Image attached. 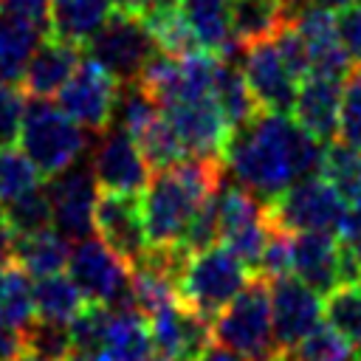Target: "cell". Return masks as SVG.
<instances>
[{"label": "cell", "instance_id": "obj_23", "mask_svg": "<svg viewBox=\"0 0 361 361\" xmlns=\"http://www.w3.org/2000/svg\"><path fill=\"white\" fill-rule=\"evenodd\" d=\"M45 28L0 8V82H14L20 85L23 71L42 42Z\"/></svg>", "mask_w": 361, "mask_h": 361}, {"label": "cell", "instance_id": "obj_10", "mask_svg": "<svg viewBox=\"0 0 361 361\" xmlns=\"http://www.w3.org/2000/svg\"><path fill=\"white\" fill-rule=\"evenodd\" d=\"M90 169L99 192L121 195H141L152 175V166L147 164L135 138L118 124H110L99 133V141L90 155Z\"/></svg>", "mask_w": 361, "mask_h": 361}, {"label": "cell", "instance_id": "obj_12", "mask_svg": "<svg viewBox=\"0 0 361 361\" xmlns=\"http://www.w3.org/2000/svg\"><path fill=\"white\" fill-rule=\"evenodd\" d=\"M48 200H51V220L59 234L71 243L85 240L93 234V206L99 197V186L93 178L90 164H71L65 172L48 180Z\"/></svg>", "mask_w": 361, "mask_h": 361}, {"label": "cell", "instance_id": "obj_28", "mask_svg": "<svg viewBox=\"0 0 361 361\" xmlns=\"http://www.w3.org/2000/svg\"><path fill=\"white\" fill-rule=\"evenodd\" d=\"M319 175L333 183V189L344 197V203L361 197V149L333 138L330 144H324Z\"/></svg>", "mask_w": 361, "mask_h": 361}, {"label": "cell", "instance_id": "obj_49", "mask_svg": "<svg viewBox=\"0 0 361 361\" xmlns=\"http://www.w3.org/2000/svg\"><path fill=\"white\" fill-rule=\"evenodd\" d=\"M279 3H282V6H285V8H288V14H290V11H293V8H299V6H305V3H307V0H279Z\"/></svg>", "mask_w": 361, "mask_h": 361}, {"label": "cell", "instance_id": "obj_2", "mask_svg": "<svg viewBox=\"0 0 361 361\" xmlns=\"http://www.w3.org/2000/svg\"><path fill=\"white\" fill-rule=\"evenodd\" d=\"M226 164L186 155L178 164L152 169L141 192V217L149 248H178L200 203L220 186Z\"/></svg>", "mask_w": 361, "mask_h": 361}, {"label": "cell", "instance_id": "obj_47", "mask_svg": "<svg viewBox=\"0 0 361 361\" xmlns=\"http://www.w3.org/2000/svg\"><path fill=\"white\" fill-rule=\"evenodd\" d=\"M11 361H51V358H42V355H37L34 350H28V347H25V350H20Z\"/></svg>", "mask_w": 361, "mask_h": 361}, {"label": "cell", "instance_id": "obj_9", "mask_svg": "<svg viewBox=\"0 0 361 361\" xmlns=\"http://www.w3.org/2000/svg\"><path fill=\"white\" fill-rule=\"evenodd\" d=\"M118 87H121V82L113 73H107L96 59L82 56V62L76 65V71L59 87L56 96H59V107L76 124H82L87 133L99 135L104 127L113 124Z\"/></svg>", "mask_w": 361, "mask_h": 361}, {"label": "cell", "instance_id": "obj_26", "mask_svg": "<svg viewBox=\"0 0 361 361\" xmlns=\"http://www.w3.org/2000/svg\"><path fill=\"white\" fill-rule=\"evenodd\" d=\"M288 17L279 0H228V28L237 48L274 37Z\"/></svg>", "mask_w": 361, "mask_h": 361}, {"label": "cell", "instance_id": "obj_8", "mask_svg": "<svg viewBox=\"0 0 361 361\" xmlns=\"http://www.w3.org/2000/svg\"><path fill=\"white\" fill-rule=\"evenodd\" d=\"M347 203L322 175L302 178L290 183L282 195L268 203L271 223L288 231H336Z\"/></svg>", "mask_w": 361, "mask_h": 361}, {"label": "cell", "instance_id": "obj_39", "mask_svg": "<svg viewBox=\"0 0 361 361\" xmlns=\"http://www.w3.org/2000/svg\"><path fill=\"white\" fill-rule=\"evenodd\" d=\"M25 110V90L14 82H0V144H14Z\"/></svg>", "mask_w": 361, "mask_h": 361}, {"label": "cell", "instance_id": "obj_30", "mask_svg": "<svg viewBox=\"0 0 361 361\" xmlns=\"http://www.w3.org/2000/svg\"><path fill=\"white\" fill-rule=\"evenodd\" d=\"M34 316V282L17 262H11L0 271V319L17 330H25Z\"/></svg>", "mask_w": 361, "mask_h": 361}, {"label": "cell", "instance_id": "obj_3", "mask_svg": "<svg viewBox=\"0 0 361 361\" xmlns=\"http://www.w3.org/2000/svg\"><path fill=\"white\" fill-rule=\"evenodd\" d=\"M17 141L39 169L42 180H51L85 155L87 130L76 124L59 104L31 96L23 110Z\"/></svg>", "mask_w": 361, "mask_h": 361}, {"label": "cell", "instance_id": "obj_11", "mask_svg": "<svg viewBox=\"0 0 361 361\" xmlns=\"http://www.w3.org/2000/svg\"><path fill=\"white\" fill-rule=\"evenodd\" d=\"M161 113L175 127L186 155L223 161L226 144L231 138V127H228V121H226V116L217 107L212 93L166 102V104H161Z\"/></svg>", "mask_w": 361, "mask_h": 361}, {"label": "cell", "instance_id": "obj_22", "mask_svg": "<svg viewBox=\"0 0 361 361\" xmlns=\"http://www.w3.org/2000/svg\"><path fill=\"white\" fill-rule=\"evenodd\" d=\"M178 8L203 51L234 59L240 48L228 28V0H178Z\"/></svg>", "mask_w": 361, "mask_h": 361}, {"label": "cell", "instance_id": "obj_36", "mask_svg": "<svg viewBox=\"0 0 361 361\" xmlns=\"http://www.w3.org/2000/svg\"><path fill=\"white\" fill-rule=\"evenodd\" d=\"M107 322H110V307H107V305H99V302H87V305L68 322V333H71L73 350L99 355V350H102V344H104Z\"/></svg>", "mask_w": 361, "mask_h": 361}, {"label": "cell", "instance_id": "obj_16", "mask_svg": "<svg viewBox=\"0 0 361 361\" xmlns=\"http://www.w3.org/2000/svg\"><path fill=\"white\" fill-rule=\"evenodd\" d=\"M147 324L152 336V350L175 361H195V355L212 338V322L189 310L180 299L149 313Z\"/></svg>", "mask_w": 361, "mask_h": 361}, {"label": "cell", "instance_id": "obj_42", "mask_svg": "<svg viewBox=\"0 0 361 361\" xmlns=\"http://www.w3.org/2000/svg\"><path fill=\"white\" fill-rule=\"evenodd\" d=\"M20 350H25L23 341V330H17L14 324L0 319V361H11Z\"/></svg>", "mask_w": 361, "mask_h": 361}, {"label": "cell", "instance_id": "obj_34", "mask_svg": "<svg viewBox=\"0 0 361 361\" xmlns=\"http://www.w3.org/2000/svg\"><path fill=\"white\" fill-rule=\"evenodd\" d=\"M3 214H6V223L8 228L14 231V237L20 234H31V231H39V228H48L54 226L51 220V200H48V189L39 183L34 189H28L25 195L14 197L11 203L0 206Z\"/></svg>", "mask_w": 361, "mask_h": 361}, {"label": "cell", "instance_id": "obj_40", "mask_svg": "<svg viewBox=\"0 0 361 361\" xmlns=\"http://www.w3.org/2000/svg\"><path fill=\"white\" fill-rule=\"evenodd\" d=\"M336 31L353 65H361V6L358 3H350L336 14Z\"/></svg>", "mask_w": 361, "mask_h": 361}, {"label": "cell", "instance_id": "obj_19", "mask_svg": "<svg viewBox=\"0 0 361 361\" xmlns=\"http://www.w3.org/2000/svg\"><path fill=\"white\" fill-rule=\"evenodd\" d=\"M82 56H85V51L79 45L45 34L42 42L37 45V51L31 54L25 71H23L20 87L28 96L51 99L71 79V73L76 71V65L82 62Z\"/></svg>", "mask_w": 361, "mask_h": 361}, {"label": "cell", "instance_id": "obj_33", "mask_svg": "<svg viewBox=\"0 0 361 361\" xmlns=\"http://www.w3.org/2000/svg\"><path fill=\"white\" fill-rule=\"evenodd\" d=\"M39 183L42 175L34 166V161L23 152V147L0 144V206L11 203L14 197L25 195Z\"/></svg>", "mask_w": 361, "mask_h": 361}, {"label": "cell", "instance_id": "obj_32", "mask_svg": "<svg viewBox=\"0 0 361 361\" xmlns=\"http://www.w3.org/2000/svg\"><path fill=\"white\" fill-rule=\"evenodd\" d=\"M135 138V144H138V149L144 152V158H147V164L152 166V169H164V166H169V164H178L180 158H186V149H183V144H180V138H178V133H175V127L166 121V116L164 113H158L138 135H133Z\"/></svg>", "mask_w": 361, "mask_h": 361}, {"label": "cell", "instance_id": "obj_51", "mask_svg": "<svg viewBox=\"0 0 361 361\" xmlns=\"http://www.w3.org/2000/svg\"><path fill=\"white\" fill-rule=\"evenodd\" d=\"M358 361H361V358H358Z\"/></svg>", "mask_w": 361, "mask_h": 361}, {"label": "cell", "instance_id": "obj_18", "mask_svg": "<svg viewBox=\"0 0 361 361\" xmlns=\"http://www.w3.org/2000/svg\"><path fill=\"white\" fill-rule=\"evenodd\" d=\"M290 274L319 296L341 285V251L333 231H296L290 248Z\"/></svg>", "mask_w": 361, "mask_h": 361}, {"label": "cell", "instance_id": "obj_29", "mask_svg": "<svg viewBox=\"0 0 361 361\" xmlns=\"http://www.w3.org/2000/svg\"><path fill=\"white\" fill-rule=\"evenodd\" d=\"M322 316L353 347H361V282H341L324 293Z\"/></svg>", "mask_w": 361, "mask_h": 361}, {"label": "cell", "instance_id": "obj_4", "mask_svg": "<svg viewBox=\"0 0 361 361\" xmlns=\"http://www.w3.org/2000/svg\"><path fill=\"white\" fill-rule=\"evenodd\" d=\"M212 338L237 350L248 361H279L285 355L274 336L271 293L265 276L254 274L245 288L214 316Z\"/></svg>", "mask_w": 361, "mask_h": 361}, {"label": "cell", "instance_id": "obj_24", "mask_svg": "<svg viewBox=\"0 0 361 361\" xmlns=\"http://www.w3.org/2000/svg\"><path fill=\"white\" fill-rule=\"evenodd\" d=\"M68 254H71V240L65 234H59L54 226L14 237V262L31 279L65 271Z\"/></svg>", "mask_w": 361, "mask_h": 361}, {"label": "cell", "instance_id": "obj_37", "mask_svg": "<svg viewBox=\"0 0 361 361\" xmlns=\"http://www.w3.org/2000/svg\"><path fill=\"white\" fill-rule=\"evenodd\" d=\"M23 341H25L28 350H34L37 355L51 358V361H65L68 353L73 350L68 324L48 322V319H37V316H34V322L23 330Z\"/></svg>", "mask_w": 361, "mask_h": 361}, {"label": "cell", "instance_id": "obj_17", "mask_svg": "<svg viewBox=\"0 0 361 361\" xmlns=\"http://www.w3.org/2000/svg\"><path fill=\"white\" fill-rule=\"evenodd\" d=\"M341 82L336 76L307 73L299 82L293 110L299 127H305L316 141L330 144L338 135V104H341Z\"/></svg>", "mask_w": 361, "mask_h": 361}, {"label": "cell", "instance_id": "obj_6", "mask_svg": "<svg viewBox=\"0 0 361 361\" xmlns=\"http://www.w3.org/2000/svg\"><path fill=\"white\" fill-rule=\"evenodd\" d=\"M68 276L79 285L87 302H99L107 307H135L133 305V285H130V265L99 237H85L71 245Z\"/></svg>", "mask_w": 361, "mask_h": 361}, {"label": "cell", "instance_id": "obj_46", "mask_svg": "<svg viewBox=\"0 0 361 361\" xmlns=\"http://www.w3.org/2000/svg\"><path fill=\"white\" fill-rule=\"evenodd\" d=\"M310 3L324 6V8H330V11H341V8H347V6L355 3V0H310Z\"/></svg>", "mask_w": 361, "mask_h": 361}, {"label": "cell", "instance_id": "obj_48", "mask_svg": "<svg viewBox=\"0 0 361 361\" xmlns=\"http://www.w3.org/2000/svg\"><path fill=\"white\" fill-rule=\"evenodd\" d=\"M65 361H102V358H99V355H93V353H82V350H71Z\"/></svg>", "mask_w": 361, "mask_h": 361}, {"label": "cell", "instance_id": "obj_1", "mask_svg": "<svg viewBox=\"0 0 361 361\" xmlns=\"http://www.w3.org/2000/svg\"><path fill=\"white\" fill-rule=\"evenodd\" d=\"M322 155L324 144L299 127L290 113L259 110L248 124L231 133L223 164L240 186L271 203L290 183L319 175Z\"/></svg>", "mask_w": 361, "mask_h": 361}, {"label": "cell", "instance_id": "obj_13", "mask_svg": "<svg viewBox=\"0 0 361 361\" xmlns=\"http://www.w3.org/2000/svg\"><path fill=\"white\" fill-rule=\"evenodd\" d=\"M93 231L130 268L144 262L149 251V240H147L144 217H141V195L99 192L96 206H93Z\"/></svg>", "mask_w": 361, "mask_h": 361}, {"label": "cell", "instance_id": "obj_44", "mask_svg": "<svg viewBox=\"0 0 361 361\" xmlns=\"http://www.w3.org/2000/svg\"><path fill=\"white\" fill-rule=\"evenodd\" d=\"M14 262V231L6 223V214L0 209V271Z\"/></svg>", "mask_w": 361, "mask_h": 361}, {"label": "cell", "instance_id": "obj_31", "mask_svg": "<svg viewBox=\"0 0 361 361\" xmlns=\"http://www.w3.org/2000/svg\"><path fill=\"white\" fill-rule=\"evenodd\" d=\"M285 361H358V358H355V347L322 319V324H316L293 350L285 353Z\"/></svg>", "mask_w": 361, "mask_h": 361}, {"label": "cell", "instance_id": "obj_45", "mask_svg": "<svg viewBox=\"0 0 361 361\" xmlns=\"http://www.w3.org/2000/svg\"><path fill=\"white\" fill-rule=\"evenodd\" d=\"M113 6L121 8V11H130V14H138L141 17L152 6V0H113Z\"/></svg>", "mask_w": 361, "mask_h": 361}, {"label": "cell", "instance_id": "obj_14", "mask_svg": "<svg viewBox=\"0 0 361 361\" xmlns=\"http://www.w3.org/2000/svg\"><path fill=\"white\" fill-rule=\"evenodd\" d=\"M240 54H243L240 68L245 73V82L257 104L271 113H290L296 90H299V76L290 71L276 42L268 37V39L240 48Z\"/></svg>", "mask_w": 361, "mask_h": 361}, {"label": "cell", "instance_id": "obj_50", "mask_svg": "<svg viewBox=\"0 0 361 361\" xmlns=\"http://www.w3.org/2000/svg\"><path fill=\"white\" fill-rule=\"evenodd\" d=\"M149 361H175V358H166V355H158L155 353V355H149Z\"/></svg>", "mask_w": 361, "mask_h": 361}, {"label": "cell", "instance_id": "obj_15", "mask_svg": "<svg viewBox=\"0 0 361 361\" xmlns=\"http://www.w3.org/2000/svg\"><path fill=\"white\" fill-rule=\"evenodd\" d=\"M271 322L282 353L293 350L316 324H322V296L293 274L268 279Z\"/></svg>", "mask_w": 361, "mask_h": 361}, {"label": "cell", "instance_id": "obj_5", "mask_svg": "<svg viewBox=\"0 0 361 361\" xmlns=\"http://www.w3.org/2000/svg\"><path fill=\"white\" fill-rule=\"evenodd\" d=\"M251 276L254 274L237 254H231L223 243H214L186 257L178 276V299L189 310L214 322V316L245 288Z\"/></svg>", "mask_w": 361, "mask_h": 361}, {"label": "cell", "instance_id": "obj_43", "mask_svg": "<svg viewBox=\"0 0 361 361\" xmlns=\"http://www.w3.org/2000/svg\"><path fill=\"white\" fill-rule=\"evenodd\" d=\"M195 361H248V358L240 355L237 350L220 344V341H209V344L195 355Z\"/></svg>", "mask_w": 361, "mask_h": 361}, {"label": "cell", "instance_id": "obj_7", "mask_svg": "<svg viewBox=\"0 0 361 361\" xmlns=\"http://www.w3.org/2000/svg\"><path fill=\"white\" fill-rule=\"evenodd\" d=\"M155 39L147 31L144 20L130 11H110V17L99 25V31L85 42V56L96 59L107 73L118 82L138 79L144 62L155 54Z\"/></svg>", "mask_w": 361, "mask_h": 361}, {"label": "cell", "instance_id": "obj_25", "mask_svg": "<svg viewBox=\"0 0 361 361\" xmlns=\"http://www.w3.org/2000/svg\"><path fill=\"white\" fill-rule=\"evenodd\" d=\"M212 96L217 102V107L223 110L231 133L243 124H248L262 107L257 104V99L251 96V87L245 82V73L240 65L231 62V56H220L217 68H214V82H212Z\"/></svg>", "mask_w": 361, "mask_h": 361}, {"label": "cell", "instance_id": "obj_21", "mask_svg": "<svg viewBox=\"0 0 361 361\" xmlns=\"http://www.w3.org/2000/svg\"><path fill=\"white\" fill-rule=\"evenodd\" d=\"M110 11H113V0H51L48 37L85 48V42L99 31V25L110 17Z\"/></svg>", "mask_w": 361, "mask_h": 361}, {"label": "cell", "instance_id": "obj_41", "mask_svg": "<svg viewBox=\"0 0 361 361\" xmlns=\"http://www.w3.org/2000/svg\"><path fill=\"white\" fill-rule=\"evenodd\" d=\"M48 3L51 0H0V8L42 25L45 34H48Z\"/></svg>", "mask_w": 361, "mask_h": 361}, {"label": "cell", "instance_id": "obj_38", "mask_svg": "<svg viewBox=\"0 0 361 361\" xmlns=\"http://www.w3.org/2000/svg\"><path fill=\"white\" fill-rule=\"evenodd\" d=\"M338 135H341V141L361 149V65H353L341 85Z\"/></svg>", "mask_w": 361, "mask_h": 361}, {"label": "cell", "instance_id": "obj_35", "mask_svg": "<svg viewBox=\"0 0 361 361\" xmlns=\"http://www.w3.org/2000/svg\"><path fill=\"white\" fill-rule=\"evenodd\" d=\"M341 282H361V197L350 200L338 223Z\"/></svg>", "mask_w": 361, "mask_h": 361}, {"label": "cell", "instance_id": "obj_27", "mask_svg": "<svg viewBox=\"0 0 361 361\" xmlns=\"http://www.w3.org/2000/svg\"><path fill=\"white\" fill-rule=\"evenodd\" d=\"M87 305L85 293L79 290V285L68 276V274H48L39 276L34 282V310L37 319H48V322H59L68 324L82 307Z\"/></svg>", "mask_w": 361, "mask_h": 361}, {"label": "cell", "instance_id": "obj_20", "mask_svg": "<svg viewBox=\"0 0 361 361\" xmlns=\"http://www.w3.org/2000/svg\"><path fill=\"white\" fill-rule=\"evenodd\" d=\"M152 336L144 313L138 307H110V322L104 344L99 350L102 361H149Z\"/></svg>", "mask_w": 361, "mask_h": 361}]
</instances>
